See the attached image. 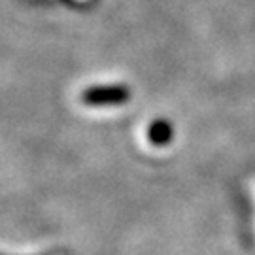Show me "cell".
Instances as JSON below:
<instances>
[{"label":"cell","mask_w":255,"mask_h":255,"mask_svg":"<svg viewBox=\"0 0 255 255\" xmlns=\"http://www.w3.org/2000/svg\"><path fill=\"white\" fill-rule=\"evenodd\" d=\"M128 99V89L123 85H110V87H91L82 95V101L89 106H108L121 104Z\"/></svg>","instance_id":"6da1fadb"},{"label":"cell","mask_w":255,"mask_h":255,"mask_svg":"<svg viewBox=\"0 0 255 255\" xmlns=\"http://www.w3.org/2000/svg\"><path fill=\"white\" fill-rule=\"evenodd\" d=\"M147 136H149V142H153L157 146H164L172 138V128L166 121H155L153 125L149 127Z\"/></svg>","instance_id":"7a4b0ae2"},{"label":"cell","mask_w":255,"mask_h":255,"mask_svg":"<svg viewBox=\"0 0 255 255\" xmlns=\"http://www.w3.org/2000/svg\"><path fill=\"white\" fill-rule=\"evenodd\" d=\"M44 255H47V254H44Z\"/></svg>","instance_id":"3957f363"}]
</instances>
